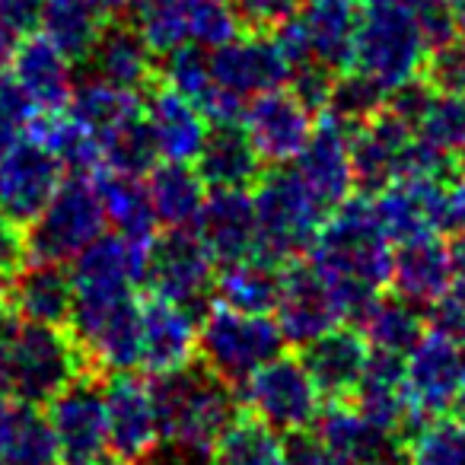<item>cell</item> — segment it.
<instances>
[{"label":"cell","mask_w":465,"mask_h":465,"mask_svg":"<svg viewBox=\"0 0 465 465\" xmlns=\"http://www.w3.org/2000/svg\"><path fill=\"white\" fill-rule=\"evenodd\" d=\"M300 361L325 401L354 399L370 361V341L357 325H335L300 348Z\"/></svg>","instance_id":"cell-20"},{"label":"cell","mask_w":465,"mask_h":465,"mask_svg":"<svg viewBox=\"0 0 465 465\" xmlns=\"http://www.w3.org/2000/svg\"><path fill=\"white\" fill-rule=\"evenodd\" d=\"M456 4V26H459V39H465V0H452Z\"/></svg>","instance_id":"cell-57"},{"label":"cell","mask_w":465,"mask_h":465,"mask_svg":"<svg viewBox=\"0 0 465 465\" xmlns=\"http://www.w3.org/2000/svg\"><path fill=\"white\" fill-rule=\"evenodd\" d=\"M211 465H284V437L242 411L213 443Z\"/></svg>","instance_id":"cell-38"},{"label":"cell","mask_w":465,"mask_h":465,"mask_svg":"<svg viewBox=\"0 0 465 465\" xmlns=\"http://www.w3.org/2000/svg\"><path fill=\"white\" fill-rule=\"evenodd\" d=\"M99 143H103V169H112V173L147 175L160 163V147H156V137L143 112L105 134Z\"/></svg>","instance_id":"cell-40"},{"label":"cell","mask_w":465,"mask_h":465,"mask_svg":"<svg viewBox=\"0 0 465 465\" xmlns=\"http://www.w3.org/2000/svg\"><path fill=\"white\" fill-rule=\"evenodd\" d=\"M297 4L300 0H232V7L240 10L242 23L249 29H265V33L281 26L291 14H297Z\"/></svg>","instance_id":"cell-48"},{"label":"cell","mask_w":465,"mask_h":465,"mask_svg":"<svg viewBox=\"0 0 465 465\" xmlns=\"http://www.w3.org/2000/svg\"><path fill=\"white\" fill-rule=\"evenodd\" d=\"M71 64L74 61L54 42H48L42 33H29L16 48L10 74L35 105V112H61L67 109L74 93Z\"/></svg>","instance_id":"cell-27"},{"label":"cell","mask_w":465,"mask_h":465,"mask_svg":"<svg viewBox=\"0 0 465 465\" xmlns=\"http://www.w3.org/2000/svg\"><path fill=\"white\" fill-rule=\"evenodd\" d=\"M357 329L367 335L370 348L373 351H389V354L408 357L411 348L427 335V316L420 306L395 297H380L373 303V310L367 312Z\"/></svg>","instance_id":"cell-36"},{"label":"cell","mask_w":465,"mask_h":465,"mask_svg":"<svg viewBox=\"0 0 465 465\" xmlns=\"http://www.w3.org/2000/svg\"><path fill=\"white\" fill-rule=\"evenodd\" d=\"M86 370L67 329L26 322L14 310L0 316V389L23 405L42 408Z\"/></svg>","instance_id":"cell-2"},{"label":"cell","mask_w":465,"mask_h":465,"mask_svg":"<svg viewBox=\"0 0 465 465\" xmlns=\"http://www.w3.org/2000/svg\"><path fill=\"white\" fill-rule=\"evenodd\" d=\"M297 16L306 33L312 61H319L335 74L354 67L357 39H361L363 23V0H310Z\"/></svg>","instance_id":"cell-24"},{"label":"cell","mask_w":465,"mask_h":465,"mask_svg":"<svg viewBox=\"0 0 465 465\" xmlns=\"http://www.w3.org/2000/svg\"><path fill=\"white\" fill-rule=\"evenodd\" d=\"M418 26L424 33L427 52L443 42L459 39V26H456V4L452 0H418Z\"/></svg>","instance_id":"cell-46"},{"label":"cell","mask_w":465,"mask_h":465,"mask_svg":"<svg viewBox=\"0 0 465 465\" xmlns=\"http://www.w3.org/2000/svg\"><path fill=\"white\" fill-rule=\"evenodd\" d=\"M274 319L284 331V341L293 348H303L341 322L335 297L310 259H293L284 265V287Z\"/></svg>","instance_id":"cell-19"},{"label":"cell","mask_w":465,"mask_h":465,"mask_svg":"<svg viewBox=\"0 0 465 465\" xmlns=\"http://www.w3.org/2000/svg\"><path fill=\"white\" fill-rule=\"evenodd\" d=\"M427 61V42L418 26V14L408 4H363L361 39L354 67L382 90L420 77Z\"/></svg>","instance_id":"cell-7"},{"label":"cell","mask_w":465,"mask_h":465,"mask_svg":"<svg viewBox=\"0 0 465 465\" xmlns=\"http://www.w3.org/2000/svg\"><path fill=\"white\" fill-rule=\"evenodd\" d=\"M84 64H90L93 77L134 93H143L156 80L153 48L143 42L134 23L118 20V16H105L103 29L96 35V45L86 54Z\"/></svg>","instance_id":"cell-23"},{"label":"cell","mask_w":465,"mask_h":465,"mask_svg":"<svg viewBox=\"0 0 465 465\" xmlns=\"http://www.w3.org/2000/svg\"><path fill=\"white\" fill-rule=\"evenodd\" d=\"M86 465H128V462H124V459H118V456H112V452H105V456L93 459V462H86Z\"/></svg>","instance_id":"cell-58"},{"label":"cell","mask_w":465,"mask_h":465,"mask_svg":"<svg viewBox=\"0 0 465 465\" xmlns=\"http://www.w3.org/2000/svg\"><path fill=\"white\" fill-rule=\"evenodd\" d=\"M242 128L249 131L265 166H291L312 137V112L291 90H268L249 99Z\"/></svg>","instance_id":"cell-14"},{"label":"cell","mask_w":465,"mask_h":465,"mask_svg":"<svg viewBox=\"0 0 465 465\" xmlns=\"http://www.w3.org/2000/svg\"><path fill=\"white\" fill-rule=\"evenodd\" d=\"M420 77L433 86V93H465V39L430 48Z\"/></svg>","instance_id":"cell-45"},{"label":"cell","mask_w":465,"mask_h":465,"mask_svg":"<svg viewBox=\"0 0 465 465\" xmlns=\"http://www.w3.org/2000/svg\"><path fill=\"white\" fill-rule=\"evenodd\" d=\"M201 316L173 300L150 293L141 300V370L147 376L175 373L198 361Z\"/></svg>","instance_id":"cell-15"},{"label":"cell","mask_w":465,"mask_h":465,"mask_svg":"<svg viewBox=\"0 0 465 465\" xmlns=\"http://www.w3.org/2000/svg\"><path fill=\"white\" fill-rule=\"evenodd\" d=\"M465 380V344L430 331L405 357V382L411 405L424 424L443 418Z\"/></svg>","instance_id":"cell-12"},{"label":"cell","mask_w":465,"mask_h":465,"mask_svg":"<svg viewBox=\"0 0 465 465\" xmlns=\"http://www.w3.org/2000/svg\"><path fill=\"white\" fill-rule=\"evenodd\" d=\"M105 232V211L96 175H64L45 211L23 226L29 262L67 265Z\"/></svg>","instance_id":"cell-6"},{"label":"cell","mask_w":465,"mask_h":465,"mask_svg":"<svg viewBox=\"0 0 465 465\" xmlns=\"http://www.w3.org/2000/svg\"><path fill=\"white\" fill-rule=\"evenodd\" d=\"M131 465H211V450L182 443V440L160 437L141 459H134Z\"/></svg>","instance_id":"cell-47"},{"label":"cell","mask_w":465,"mask_h":465,"mask_svg":"<svg viewBox=\"0 0 465 465\" xmlns=\"http://www.w3.org/2000/svg\"><path fill=\"white\" fill-rule=\"evenodd\" d=\"M64 182L58 156L35 137H23L0 160V217L14 226H29Z\"/></svg>","instance_id":"cell-11"},{"label":"cell","mask_w":465,"mask_h":465,"mask_svg":"<svg viewBox=\"0 0 465 465\" xmlns=\"http://www.w3.org/2000/svg\"><path fill=\"white\" fill-rule=\"evenodd\" d=\"M67 112H71L74 122L84 124L90 134H96L99 141H103L105 134L122 128L124 122L141 115L143 96L134 90H122V86H115V84H105V80H99V77H90V80L74 84Z\"/></svg>","instance_id":"cell-35"},{"label":"cell","mask_w":465,"mask_h":465,"mask_svg":"<svg viewBox=\"0 0 465 465\" xmlns=\"http://www.w3.org/2000/svg\"><path fill=\"white\" fill-rule=\"evenodd\" d=\"M240 401L242 411L265 420L281 437L297 430H312L325 405L322 392L316 389L300 354H278L265 367L255 370L246 386L240 389Z\"/></svg>","instance_id":"cell-8"},{"label":"cell","mask_w":465,"mask_h":465,"mask_svg":"<svg viewBox=\"0 0 465 465\" xmlns=\"http://www.w3.org/2000/svg\"><path fill=\"white\" fill-rule=\"evenodd\" d=\"M90 4L103 16H118V14H124V10H131V4H134V0H90Z\"/></svg>","instance_id":"cell-55"},{"label":"cell","mask_w":465,"mask_h":465,"mask_svg":"<svg viewBox=\"0 0 465 465\" xmlns=\"http://www.w3.org/2000/svg\"><path fill=\"white\" fill-rule=\"evenodd\" d=\"M312 433L329 446L331 452L354 459L361 465H380L389 459H399L405 452V443L392 433L373 427L361 411L354 408V401H325L319 411Z\"/></svg>","instance_id":"cell-28"},{"label":"cell","mask_w":465,"mask_h":465,"mask_svg":"<svg viewBox=\"0 0 465 465\" xmlns=\"http://www.w3.org/2000/svg\"><path fill=\"white\" fill-rule=\"evenodd\" d=\"M26 134L45 143L67 175H96L103 169V143L96 134L77 124L71 112H35L26 124Z\"/></svg>","instance_id":"cell-34"},{"label":"cell","mask_w":465,"mask_h":465,"mask_svg":"<svg viewBox=\"0 0 465 465\" xmlns=\"http://www.w3.org/2000/svg\"><path fill=\"white\" fill-rule=\"evenodd\" d=\"M143 115H147V124L153 131L163 160H179V163L198 160L211 122H207L204 112L192 99H185L173 86L153 80L143 90Z\"/></svg>","instance_id":"cell-26"},{"label":"cell","mask_w":465,"mask_h":465,"mask_svg":"<svg viewBox=\"0 0 465 465\" xmlns=\"http://www.w3.org/2000/svg\"><path fill=\"white\" fill-rule=\"evenodd\" d=\"M58 465H61V462H58Z\"/></svg>","instance_id":"cell-62"},{"label":"cell","mask_w":465,"mask_h":465,"mask_svg":"<svg viewBox=\"0 0 465 465\" xmlns=\"http://www.w3.org/2000/svg\"><path fill=\"white\" fill-rule=\"evenodd\" d=\"M128 14L156 58L192 45V0H134Z\"/></svg>","instance_id":"cell-39"},{"label":"cell","mask_w":465,"mask_h":465,"mask_svg":"<svg viewBox=\"0 0 465 465\" xmlns=\"http://www.w3.org/2000/svg\"><path fill=\"white\" fill-rule=\"evenodd\" d=\"M96 188L103 198L105 223L115 226L118 236L134 242H150L156 236V213L150 201L143 175H124L112 169H99Z\"/></svg>","instance_id":"cell-33"},{"label":"cell","mask_w":465,"mask_h":465,"mask_svg":"<svg viewBox=\"0 0 465 465\" xmlns=\"http://www.w3.org/2000/svg\"><path fill=\"white\" fill-rule=\"evenodd\" d=\"M452 281V249L440 240V232H427L418 240L399 242L392 249V274H389V287L399 293L401 300L430 310Z\"/></svg>","instance_id":"cell-25"},{"label":"cell","mask_w":465,"mask_h":465,"mask_svg":"<svg viewBox=\"0 0 465 465\" xmlns=\"http://www.w3.org/2000/svg\"><path fill=\"white\" fill-rule=\"evenodd\" d=\"M147 192L153 201L156 223L179 230V226H194L207 198V182L192 163L166 160L147 173Z\"/></svg>","instance_id":"cell-32"},{"label":"cell","mask_w":465,"mask_h":465,"mask_svg":"<svg viewBox=\"0 0 465 465\" xmlns=\"http://www.w3.org/2000/svg\"><path fill=\"white\" fill-rule=\"evenodd\" d=\"M4 312H10V281L0 278V316Z\"/></svg>","instance_id":"cell-56"},{"label":"cell","mask_w":465,"mask_h":465,"mask_svg":"<svg viewBox=\"0 0 465 465\" xmlns=\"http://www.w3.org/2000/svg\"><path fill=\"white\" fill-rule=\"evenodd\" d=\"M459 166H462V173H465V150H462V156H459Z\"/></svg>","instance_id":"cell-61"},{"label":"cell","mask_w":465,"mask_h":465,"mask_svg":"<svg viewBox=\"0 0 465 465\" xmlns=\"http://www.w3.org/2000/svg\"><path fill=\"white\" fill-rule=\"evenodd\" d=\"M160 437L213 450L226 427L242 414L240 392L213 376L201 361L175 373L150 376Z\"/></svg>","instance_id":"cell-3"},{"label":"cell","mask_w":465,"mask_h":465,"mask_svg":"<svg viewBox=\"0 0 465 465\" xmlns=\"http://www.w3.org/2000/svg\"><path fill=\"white\" fill-rule=\"evenodd\" d=\"M217 272V262L211 259L198 232L192 226H179L150 240L143 284L150 287L153 297L173 300L204 316L207 306L213 303Z\"/></svg>","instance_id":"cell-9"},{"label":"cell","mask_w":465,"mask_h":465,"mask_svg":"<svg viewBox=\"0 0 465 465\" xmlns=\"http://www.w3.org/2000/svg\"><path fill=\"white\" fill-rule=\"evenodd\" d=\"M58 462L61 456H58V443H54V430L48 424V414H42V408L26 405L7 450L0 456V465H58Z\"/></svg>","instance_id":"cell-43"},{"label":"cell","mask_w":465,"mask_h":465,"mask_svg":"<svg viewBox=\"0 0 465 465\" xmlns=\"http://www.w3.org/2000/svg\"><path fill=\"white\" fill-rule=\"evenodd\" d=\"M293 169L319 201L325 213L354 194V166H351V128L331 115H319L310 143L293 160Z\"/></svg>","instance_id":"cell-18"},{"label":"cell","mask_w":465,"mask_h":465,"mask_svg":"<svg viewBox=\"0 0 465 465\" xmlns=\"http://www.w3.org/2000/svg\"><path fill=\"white\" fill-rule=\"evenodd\" d=\"M217 268L259 252V220L249 188H211L192 226Z\"/></svg>","instance_id":"cell-17"},{"label":"cell","mask_w":465,"mask_h":465,"mask_svg":"<svg viewBox=\"0 0 465 465\" xmlns=\"http://www.w3.org/2000/svg\"><path fill=\"white\" fill-rule=\"evenodd\" d=\"M255 220H259V255L287 262L306 259L329 213L319 207L293 166H272L255 182Z\"/></svg>","instance_id":"cell-5"},{"label":"cell","mask_w":465,"mask_h":465,"mask_svg":"<svg viewBox=\"0 0 465 465\" xmlns=\"http://www.w3.org/2000/svg\"><path fill=\"white\" fill-rule=\"evenodd\" d=\"M45 0H0V20H7L16 33L29 35L42 20Z\"/></svg>","instance_id":"cell-50"},{"label":"cell","mask_w":465,"mask_h":465,"mask_svg":"<svg viewBox=\"0 0 465 465\" xmlns=\"http://www.w3.org/2000/svg\"><path fill=\"white\" fill-rule=\"evenodd\" d=\"M103 23L105 16L93 7L90 0H45L39 29L71 61H86V54L96 45Z\"/></svg>","instance_id":"cell-37"},{"label":"cell","mask_w":465,"mask_h":465,"mask_svg":"<svg viewBox=\"0 0 465 465\" xmlns=\"http://www.w3.org/2000/svg\"><path fill=\"white\" fill-rule=\"evenodd\" d=\"M363 4H408V7H418V0H363Z\"/></svg>","instance_id":"cell-60"},{"label":"cell","mask_w":465,"mask_h":465,"mask_svg":"<svg viewBox=\"0 0 465 465\" xmlns=\"http://www.w3.org/2000/svg\"><path fill=\"white\" fill-rule=\"evenodd\" d=\"M450 182L420 179V175H399L392 185L373 194L376 213L392 246L418 240L427 232H443V201Z\"/></svg>","instance_id":"cell-22"},{"label":"cell","mask_w":465,"mask_h":465,"mask_svg":"<svg viewBox=\"0 0 465 465\" xmlns=\"http://www.w3.org/2000/svg\"><path fill=\"white\" fill-rule=\"evenodd\" d=\"M281 287H284V265L255 252L220 268L217 284H213V303L252 312V316H272L278 310Z\"/></svg>","instance_id":"cell-31"},{"label":"cell","mask_w":465,"mask_h":465,"mask_svg":"<svg viewBox=\"0 0 465 465\" xmlns=\"http://www.w3.org/2000/svg\"><path fill=\"white\" fill-rule=\"evenodd\" d=\"M262 156L242 122L207 124L194 169L207 188H252L262 179Z\"/></svg>","instance_id":"cell-29"},{"label":"cell","mask_w":465,"mask_h":465,"mask_svg":"<svg viewBox=\"0 0 465 465\" xmlns=\"http://www.w3.org/2000/svg\"><path fill=\"white\" fill-rule=\"evenodd\" d=\"M23 128H26V124H23L16 115H10V112L0 105V160H4V153H7L16 141H20Z\"/></svg>","instance_id":"cell-54"},{"label":"cell","mask_w":465,"mask_h":465,"mask_svg":"<svg viewBox=\"0 0 465 465\" xmlns=\"http://www.w3.org/2000/svg\"><path fill=\"white\" fill-rule=\"evenodd\" d=\"M20 42H23V33H16V29L10 26L7 20H0V74L10 71V64H14Z\"/></svg>","instance_id":"cell-53"},{"label":"cell","mask_w":465,"mask_h":465,"mask_svg":"<svg viewBox=\"0 0 465 465\" xmlns=\"http://www.w3.org/2000/svg\"><path fill=\"white\" fill-rule=\"evenodd\" d=\"M414 137V128L399 115L382 109L367 124L351 131V166H354V192L380 194L401 175V160Z\"/></svg>","instance_id":"cell-21"},{"label":"cell","mask_w":465,"mask_h":465,"mask_svg":"<svg viewBox=\"0 0 465 465\" xmlns=\"http://www.w3.org/2000/svg\"><path fill=\"white\" fill-rule=\"evenodd\" d=\"M284 331L272 316H252L223 303H211L201 316L198 361L236 392L255 370L284 354Z\"/></svg>","instance_id":"cell-4"},{"label":"cell","mask_w":465,"mask_h":465,"mask_svg":"<svg viewBox=\"0 0 465 465\" xmlns=\"http://www.w3.org/2000/svg\"><path fill=\"white\" fill-rule=\"evenodd\" d=\"M386 96L389 93L382 90L376 80H370L367 74L351 67V71L338 74L335 84H331L325 115H331L335 122H341L344 128L354 131L386 109Z\"/></svg>","instance_id":"cell-41"},{"label":"cell","mask_w":465,"mask_h":465,"mask_svg":"<svg viewBox=\"0 0 465 465\" xmlns=\"http://www.w3.org/2000/svg\"><path fill=\"white\" fill-rule=\"evenodd\" d=\"M211 71L223 90L240 99H255L268 90H281L291 80V61L281 52L274 33L252 29L249 35H236L226 45L211 52Z\"/></svg>","instance_id":"cell-13"},{"label":"cell","mask_w":465,"mask_h":465,"mask_svg":"<svg viewBox=\"0 0 465 465\" xmlns=\"http://www.w3.org/2000/svg\"><path fill=\"white\" fill-rule=\"evenodd\" d=\"M306 259L325 278L341 322L361 325L392 274V240L382 230L373 194H351L325 217Z\"/></svg>","instance_id":"cell-1"},{"label":"cell","mask_w":465,"mask_h":465,"mask_svg":"<svg viewBox=\"0 0 465 465\" xmlns=\"http://www.w3.org/2000/svg\"><path fill=\"white\" fill-rule=\"evenodd\" d=\"M26 240L23 230L0 217V278H14L23 265H26Z\"/></svg>","instance_id":"cell-49"},{"label":"cell","mask_w":465,"mask_h":465,"mask_svg":"<svg viewBox=\"0 0 465 465\" xmlns=\"http://www.w3.org/2000/svg\"><path fill=\"white\" fill-rule=\"evenodd\" d=\"M23 401L10 399L4 389H0V456H4V450H7L10 437H14L16 424H20V414H23Z\"/></svg>","instance_id":"cell-52"},{"label":"cell","mask_w":465,"mask_h":465,"mask_svg":"<svg viewBox=\"0 0 465 465\" xmlns=\"http://www.w3.org/2000/svg\"><path fill=\"white\" fill-rule=\"evenodd\" d=\"M48 424L54 430L61 465H86L109 452L105 380L90 370L48 401Z\"/></svg>","instance_id":"cell-10"},{"label":"cell","mask_w":465,"mask_h":465,"mask_svg":"<svg viewBox=\"0 0 465 465\" xmlns=\"http://www.w3.org/2000/svg\"><path fill=\"white\" fill-rule=\"evenodd\" d=\"M105 418H109V452L128 465L160 440L153 389L150 380L137 376L134 370L105 376Z\"/></svg>","instance_id":"cell-16"},{"label":"cell","mask_w":465,"mask_h":465,"mask_svg":"<svg viewBox=\"0 0 465 465\" xmlns=\"http://www.w3.org/2000/svg\"><path fill=\"white\" fill-rule=\"evenodd\" d=\"M452 408H456V414L465 420V380H462V389H459V395H456V405H452Z\"/></svg>","instance_id":"cell-59"},{"label":"cell","mask_w":465,"mask_h":465,"mask_svg":"<svg viewBox=\"0 0 465 465\" xmlns=\"http://www.w3.org/2000/svg\"><path fill=\"white\" fill-rule=\"evenodd\" d=\"M450 249H452V281L443 297L465 316V232H459L456 240L450 242Z\"/></svg>","instance_id":"cell-51"},{"label":"cell","mask_w":465,"mask_h":465,"mask_svg":"<svg viewBox=\"0 0 465 465\" xmlns=\"http://www.w3.org/2000/svg\"><path fill=\"white\" fill-rule=\"evenodd\" d=\"M405 465H465V420L437 418L405 440Z\"/></svg>","instance_id":"cell-42"},{"label":"cell","mask_w":465,"mask_h":465,"mask_svg":"<svg viewBox=\"0 0 465 465\" xmlns=\"http://www.w3.org/2000/svg\"><path fill=\"white\" fill-rule=\"evenodd\" d=\"M10 310L26 322L67 329L74 310L71 272L54 262H26L10 278Z\"/></svg>","instance_id":"cell-30"},{"label":"cell","mask_w":465,"mask_h":465,"mask_svg":"<svg viewBox=\"0 0 465 465\" xmlns=\"http://www.w3.org/2000/svg\"><path fill=\"white\" fill-rule=\"evenodd\" d=\"M418 134L443 147L446 153L462 156L465 150V93H437L420 118Z\"/></svg>","instance_id":"cell-44"}]
</instances>
